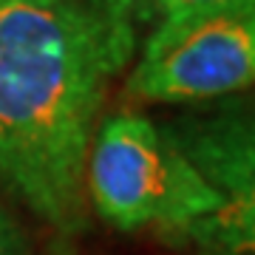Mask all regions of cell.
Listing matches in <instances>:
<instances>
[{
    "mask_svg": "<svg viewBox=\"0 0 255 255\" xmlns=\"http://www.w3.org/2000/svg\"><path fill=\"white\" fill-rule=\"evenodd\" d=\"M133 20L85 0H0V184L63 233L88 224L85 162Z\"/></svg>",
    "mask_w": 255,
    "mask_h": 255,
    "instance_id": "obj_1",
    "label": "cell"
},
{
    "mask_svg": "<svg viewBox=\"0 0 255 255\" xmlns=\"http://www.w3.org/2000/svg\"><path fill=\"white\" fill-rule=\"evenodd\" d=\"M85 199L119 233L159 230L190 236L221 210V196L142 114H114L97 128L85 162Z\"/></svg>",
    "mask_w": 255,
    "mask_h": 255,
    "instance_id": "obj_2",
    "label": "cell"
},
{
    "mask_svg": "<svg viewBox=\"0 0 255 255\" xmlns=\"http://www.w3.org/2000/svg\"><path fill=\"white\" fill-rule=\"evenodd\" d=\"M255 88V0L159 20L125 82L128 97L190 105Z\"/></svg>",
    "mask_w": 255,
    "mask_h": 255,
    "instance_id": "obj_3",
    "label": "cell"
},
{
    "mask_svg": "<svg viewBox=\"0 0 255 255\" xmlns=\"http://www.w3.org/2000/svg\"><path fill=\"white\" fill-rule=\"evenodd\" d=\"M164 133L216 187L221 210L190 230L201 253L255 255V102L170 122Z\"/></svg>",
    "mask_w": 255,
    "mask_h": 255,
    "instance_id": "obj_4",
    "label": "cell"
},
{
    "mask_svg": "<svg viewBox=\"0 0 255 255\" xmlns=\"http://www.w3.org/2000/svg\"><path fill=\"white\" fill-rule=\"evenodd\" d=\"M97 9H105L111 14L133 20L136 11H156V14H176L184 9H204V6H224V3H244V0H85Z\"/></svg>",
    "mask_w": 255,
    "mask_h": 255,
    "instance_id": "obj_5",
    "label": "cell"
},
{
    "mask_svg": "<svg viewBox=\"0 0 255 255\" xmlns=\"http://www.w3.org/2000/svg\"><path fill=\"white\" fill-rule=\"evenodd\" d=\"M0 255H31L26 230L20 227L14 213L3 201H0Z\"/></svg>",
    "mask_w": 255,
    "mask_h": 255,
    "instance_id": "obj_6",
    "label": "cell"
},
{
    "mask_svg": "<svg viewBox=\"0 0 255 255\" xmlns=\"http://www.w3.org/2000/svg\"><path fill=\"white\" fill-rule=\"evenodd\" d=\"M201 255H216V253H201Z\"/></svg>",
    "mask_w": 255,
    "mask_h": 255,
    "instance_id": "obj_7",
    "label": "cell"
}]
</instances>
